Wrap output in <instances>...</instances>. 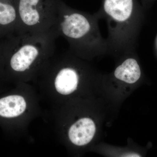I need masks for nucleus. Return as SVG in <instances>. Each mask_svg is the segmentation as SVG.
<instances>
[{
  "label": "nucleus",
  "mask_w": 157,
  "mask_h": 157,
  "mask_svg": "<svg viewBox=\"0 0 157 157\" xmlns=\"http://www.w3.org/2000/svg\"></svg>",
  "instance_id": "nucleus-10"
},
{
  "label": "nucleus",
  "mask_w": 157,
  "mask_h": 157,
  "mask_svg": "<svg viewBox=\"0 0 157 157\" xmlns=\"http://www.w3.org/2000/svg\"><path fill=\"white\" fill-rule=\"evenodd\" d=\"M95 132L96 126L92 120L83 118L71 126L68 135L73 144L83 146L90 142Z\"/></svg>",
  "instance_id": "nucleus-7"
},
{
  "label": "nucleus",
  "mask_w": 157,
  "mask_h": 157,
  "mask_svg": "<svg viewBox=\"0 0 157 157\" xmlns=\"http://www.w3.org/2000/svg\"><path fill=\"white\" fill-rule=\"evenodd\" d=\"M142 1H143L144 5H147V3L149 2H151L152 0H142Z\"/></svg>",
  "instance_id": "nucleus-9"
},
{
  "label": "nucleus",
  "mask_w": 157,
  "mask_h": 157,
  "mask_svg": "<svg viewBox=\"0 0 157 157\" xmlns=\"http://www.w3.org/2000/svg\"><path fill=\"white\" fill-rule=\"evenodd\" d=\"M26 108L24 98L19 95H11L0 99V116L12 118L21 115Z\"/></svg>",
  "instance_id": "nucleus-8"
},
{
  "label": "nucleus",
  "mask_w": 157,
  "mask_h": 157,
  "mask_svg": "<svg viewBox=\"0 0 157 157\" xmlns=\"http://www.w3.org/2000/svg\"><path fill=\"white\" fill-rule=\"evenodd\" d=\"M16 0H0V39L18 32Z\"/></svg>",
  "instance_id": "nucleus-5"
},
{
  "label": "nucleus",
  "mask_w": 157,
  "mask_h": 157,
  "mask_svg": "<svg viewBox=\"0 0 157 157\" xmlns=\"http://www.w3.org/2000/svg\"><path fill=\"white\" fill-rule=\"evenodd\" d=\"M135 51L124 55V59L116 68L113 75L122 82L133 84L141 76V70L137 60L134 57Z\"/></svg>",
  "instance_id": "nucleus-6"
},
{
  "label": "nucleus",
  "mask_w": 157,
  "mask_h": 157,
  "mask_svg": "<svg viewBox=\"0 0 157 157\" xmlns=\"http://www.w3.org/2000/svg\"><path fill=\"white\" fill-rule=\"evenodd\" d=\"M60 1L16 0L18 33L56 34V28Z\"/></svg>",
  "instance_id": "nucleus-4"
},
{
  "label": "nucleus",
  "mask_w": 157,
  "mask_h": 157,
  "mask_svg": "<svg viewBox=\"0 0 157 157\" xmlns=\"http://www.w3.org/2000/svg\"><path fill=\"white\" fill-rule=\"evenodd\" d=\"M99 18L68 6L61 0L56 33L64 38L69 50L81 59L91 58L109 53L107 39L101 35Z\"/></svg>",
  "instance_id": "nucleus-1"
},
{
  "label": "nucleus",
  "mask_w": 157,
  "mask_h": 157,
  "mask_svg": "<svg viewBox=\"0 0 157 157\" xmlns=\"http://www.w3.org/2000/svg\"><path fill=\"white\" fill-rule=\"evenodd\" d=\"M55 33H17L2 39L3 61L8 62L12 72L33 73L55 53Z\"/></svg>",
  "instance_id": "nucleus-3"
},
{
  "label": "nucleus",
  "mask_w": 157,
  "mask_h": 157,
  "mask_svg": "<svg viewBox=\"0 0 157 157\" xmlns=\"http://www.w3.org/2000/svg\"><path fill=\"white\" fill-rule=\"evenodd\" d=\"M95 14L107 22L109 53L123 56L135 51L141 21L137 0H102Z\"/></svg>",
  "instance_id": "nucleus-2"
}]
</instances>
